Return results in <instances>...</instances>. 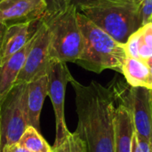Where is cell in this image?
I'll return each instance as SVG.
<instances>
[{
    "mask_svg": "<svg viewBox=\"0 0 152 152\" xmlns=\"http://www.w3.org/2000/svg\"><path fill=\"white\" fill-rule=\"evenodd\" d=\"M149 67H150V75H149V78H148L146 87H148V88L152 90V65H150Z\"/></svg>",
    "mask_w": 152,
    "mask_h": 152,
    "instance_id": "cell-25",
    "label": "cell"
},
{
    "mask_svg": "<svg viewBox=\"0 0 152 152\" xmlns=\"http://www.w3.org/2000/svg\"><path fill=\"white\" fill-rule=\"evenodd\" d=\"M140 49L139 59L147 61L152 56V22H148L139 28Z\"/></svg>",
    "mask_w": 152,
    "mask_h": 152,
    "instance_id": "cell-17",
    "label": "cell"
},
{
    "mask_svg": "<svg viewBox=\"0 0 152 152\" xmlns=\"http://www.w3.org/2000/svg\"><path fill=\"white\" fill-rule=\"evenodd\" d=\"M77 11L122 44L142 26L139 0H98Z\"/></svg>",
    "mask_w": 152,
    "mask_h": 152,
    "instance_id": "cell-3",
    "label": "cell"
},
{
    "mask_svg": "<svg viewBox=\"0 0 152 152\" xmlns=\"http://www.w3.org/2000/svg\"><path fill=\"white\" fill-rule=\"evenodd\" d=\"M6 28L7 27L4 24L0 22V46H1V43H2V40H3V37H4V35Z\"/></svg>",
    "mask_w": 152,
    "mask_h": 152,
    "instance_id": "cell-24",
    "label": "cell"
},
{
    "mask_svg": "<svg viewBox=\"0 0 152 152\" xmlns=\"http://www.w3.org/2000/svg\"><path fill=\"white\" fill-rule=\"evenodd\" d=\"M51 62L49 32L46 24L41 20L32 36L31 45L27 52L23 66L15 84L29 83L47 75Z\"/></svg>",
    "mask_w": 152,
    "mask_h": 152,
    "instance_id": "cell-8",
    "label": "cell"
},
{
    "mask_svg": "<svg viewBox=\"0 0 152 152\" xmlns=\"http://www.w3.org/2000/svg\"><path fill=\"white\" fill-rule=\"evenodd\" d=\"M142 25L151 21L152 18V0H139Z\"/></svg>",
    "mask_w": 152,
    "mask_h": 152,
    "instance_id": "cell-21",
    "label": "cell"
},
{
    "mask_svg": "<svg viewBox=\"0 0 152 152\" xmlns=\"http://www.w3.org/2000/svg\"><path fill=\"white\" fill-rule=\"evenodd\" d=\"M146 62H147V64H148L149 66H150V65H152V56L150 58V59H149V60H147V61H146Z\"/></svg>",
    "mask_w": 152,
    "mask_h": 152,
    "instance_id": "cell-26",
    "label": "cell"
},
{
    "mask_svg": "<svg viewBox=\"0 0 152 152\" xmlns=\"http://www.w3.org/2000/svg\"><path fill=\"white\" fill-rule=\"evenodd\" d=\"M150 22H152V18H151V21H150Z\"/></svg>",
    "mask_w": 152,
    "mask_h": 152,
    "instance_id": "cell-29",
    "label": "cell"
},
{
    "mask_svg": "<svg viewBox=\"0 0 152 152\" xmlns=\"http://www.w3.org/2000/svg\"><path fill=\"white\" fill-rule=\"evenodd\" d=\"M113 81L118 94L131 111L135 134L152 142V90L131 86L118 77Z\"/></svg>",
    "mask_w": 152,
    "mask_h": 152,
    "instance_id": "cell-6",
    "label": "cell"
},
{
    "mask_svg": "<svg viewBox=\"0 0 152 152\" xmlns=\"http://www.w3.org/2000/svg\"><path fill=\"white\" fill-rule=\"evenodd\" d=\"M77 20L84 46L75 63L97 74L105 69H113L122 74V67L127 57L125 45L115 40L78 11Z\"/></svg>",
    "mask_w": 152,
    "mask_h": 152,
    "instance_id": "cell-2",
    "label": "cell"
},
{
    "mask_svg": "<svg viewBox=\"0 0 152 152\" xmlns=\"http://www.w3.org/2000/svg\"><path fill=\"white\" fill-rule=\"evenodd\" d=\"M42 20L46 24L49 32L51 60L76 62L84 46L77 20V9L69 5L61 12L45 16Z\"/></svg>",
    "mask_w": 152,
    "mask_h": 152,
    "instance_id": "cell-4",
    "label": "cell"
},
{
    "mask_svg": "<svg viewBox=\"0 0 152 152\" xmlns=\"http://www.w3.org/2000/svg\"><path fill=\"white\" fill-rule=\"evenodd\" d=\"M50 152H87V148L84 140L75 131L70 133L61 144L53 146Z\"/></svg>",
    "mask_w": 152,
    "mask_h": 152,
    "instance_id": "cell-16",
    "label": "cell"
},
{
    "mask_svg": "<svg viewBox=\"0 0 152 152\" xmlns=\"http://www.w3.org/2000/svg\"><path fill=\"white\" fill-rule=\"evenodd\" d=\"M0 1H1V0H0Z\"/></svg>",
    "mask_w": 152,
    "mask_h": 152,
    "instance_id": "cell-30",
    "label": "cell"
},
{
    "mask_svg": "<svg viewBox=\"0 0 152 152\" xmlns=\"http://www.w3.org/2000/svg\"><path fill=\"white\" fill-rule=\"evenodd\" d=\"M47 14L45 0H1L0 22L6 27L23 22H37Z\"/></svg>",
    "mask_w": 152,
    "mask_h": 152,
    "instance_id": "cell-9",
    "label": "cell"
},
{
    "mask_svg": "<svg viewBox=\"0 0 152 152\" xmlns=\"http://www.w3.org/2000/svg\"><path fill=\"white\" fill-rule=\"evenodd\" d=\"M67 62L52 60L47 72L48 78V96L53 103L55 115L56 135L53 146L61 144L70 134L69 131L64 112L65 94L68 83L74 78L66 64Z\"/></svg>",
    "mask_w": 152,
    "mask_h": 152,
    "instance_id": "cell-7",
    "label": "cell"
},
{
    "mask_svg": "<svg viewBox=\"0 0 152 152\" xmlns=\"http://www.w3.org/2000/svg\"><path fill=\"white\" fill-rule=\"evenodd\" d=\"M31 41L32 37L26 46L19 53L6 60H0V104L15 85L18 75L23 66L27 52L31 45Z\"/></svg>",
    "mask_w": 152,
    "mask_h": 152,
    "instance_id": "cell-13",
    "label": "cell"
},
{
    "mask_svg": "<svg viewBox=\"0 0 152 152\" xmlns=\"http://www.w3.org/2000/svg\"><path fill=\"white\" fill-rule=\"evenodd\" d=\"M4 149L7 150L8 152H31L29 151L28 150L20 146L18 143H15V144H12V145H8V146H5L4 147ZM3 148V149H4Z\"/></svg>",
    "mask_w": 152,
    "mask_h": 152,
    "instance_id": "cell-23",
    "label": "cell"
},
{
    "mask_svg": "<svg viewBox=\"0 0 152 152\" xmlns=\"http://www.w3.org/2000/svg\"><path fill=\"white\" fill-rule=\"evenodd\" d=\"M78 118L76 132L86 144L87 152H114L116 98L112 86L96 81L85 86L73 78Z\"/></svg>",
    "mask_w": 152,
    "mask_h": 152,
    "instance_id": "cell-1",
    "label": "cell"
},
{
    "mask_svg": "<svg viewBox=\"0 0 152 152\" xmlns=\"http://www.w3.org/2000/svg\"><path fill=\"white\" fill-rule=\"evenodd\" d=\"M70 1L71 0H45L47 4L46 16L53 15L54 13L65 10L70 5Z\"/></svg>",
    "mask_w": 152,
    "mask_h": 152,
    "instance_id": "cell-20",
    "label": "cell"
},
{
    "mask_svg": "<svg viewBox=\"0 0 152 152\" xmlns=\"http://www.w3.org/2000/svg\"><path fill=\"white\" fill-rule=\"evenodd\" d=\"M132 152H152V142L134 133L132 142Z\"/></svg>",
    "mask_w": 152,
    "mask_h": 152,
    "instance_id": "cell-19",
    "label": "cell"
},
{
    "mask_svg": "<svg viewBox=\"0 0 152 152\" xmlns=\"http://www.w3.org/2000/svg\"><path fill=\"white\" fill-rule=\"evenodd\" d=\"M27 87L28 83L15 84L0 104V151L5 146L18 143L30 126L26 104Z\"/></svg>",
    "mask_w": 152,
    "mask_h": 152,
    "instance_id": "cell-5",
    "label": "cell"
},
{
    "mask_svg": "<svg viewBox=\"0 0 152 152\" xmlns=\"http://www.w3.org/2000/svg\"><path fill=\"white\" fill-rule=\"evenodd\" d=\"M35 23L36 22H23L7 26L0 46L1 61L8 59L26 46L40 22L36 28L31 29Z\"/></svg>",
    "mask_w": 152,
    "mask_h": 152,
    "instance_id": "cell-11",
    "label": "cell"
},
{
    "mask_svg": "<svg viewBox=\"0 0 152 152\" xmlns=\"http://www.w3.org/2000/svg\"><path fill=\"white\" fill-rule=\"evenodd\" d=\"M96 1H98V0H71L70 1V5L75 6L78 10L80 7L87 5V4H90L94 3Z\"/></svg>",
    "mask_w": 152,
    "mask_h": 152,
    "instance_id": "cell-22",
    "label": "cell"
},
{
    "mask_svg": "<svg viewBox=\"0 0 152 152\" xmlns=\"http://www.w3.org/2000/svg\"><path fill=\"white\" fill-rule=\"evenodd\" d=\"M0 142H1V117H0Z\"/></svg>",
    "mask_w": 152,
    "mask_h": 152,
    "instance_id": "cell-27",
    "label": "cell"
},
{
    "mask_svg": "<svg viewBox=\"0 0 152 152\" xmlns=\"http://www.w3.org/2000/svg\"><path fill=\"white\" fill-rule=\"evenodd\" d=\"M125 45V50L127 57L139 59L140 49V31L139 29L134 32L127 39Z\"/></svg>",
    "mask_w": 152,
    "mask_h": 152,
    "instance_id": "cell-18",
    "label": "cell"
},
{
    "mask_svg": "<svg viewBox=\"0 0 152 152\" xmlns=\"http://www.w3.org/2000/svg\"><path fill=\"white\" fill-rule=\"evenodd\" d=\"M48 96L47 75L28 83L27 87V112L29 125L40 132V114Z\"/></svg>",
    "mask_w": 152,
    "mask_h": 152,
    "instance_id": "cell-12",
    "label": "cell"
},
{
    "mask_svg": "<svg viewBox=\"0 0 152 152\" xmlns=\"http://www.w3.org/2000/svg\"><path fill=\"white\" fill-rule=\"evenodd\" d=\"M110 86L113 88L116 98L114 115V152H132V142L135 133L131 111L118 94L115 83L112 80Z\"/></svg>",
    "mask_w": 152,
    "mask_h": 152,
    "instance_id": "cell-10",
    "label": "cell"
},
{
    "mask_svg": "<svg viewBox=\"0 0 152 152\" xmlns=\"http://www.w3.org/2000/svg\"><path fill=\"white\" fill-rule=\"evenodd\" d=\"M122 74L131 86L146 87L150 75V67L144 61L126 57L122 67Z\"/></svg>",
    "mask_w": 152,
    "mask_h": 152,
    "instance_id": "cell-14",
    "label": "cell"
},
{
    "mask_svg": "<svg viewBox=\"0 0 152 152\" xmlns=\"http://www.w3.org/2000/svg\"><path fill=\"white\" fill-rule=\"evenodd\" d=\"M0 152H8V151H7V150H6V149H4H4H3V150H2Z\"/></svg>",
    "mask_w": 152,
    "mask_h": 152,
    "instance_id": "cell-28",
    "label": "cell"
},
{
    "mask_svg": "<svg viewBox=\"0 0 152 152\" xmlns=\"http://www.w3.org/2000/svg\"><path fill=\"white\" fill-rule=\"evenodd\" d=\"M18 144L31 152H50L52 148L40 134V132L31 126L25 130Z\"/></svg>",
    "mask_w": 152,
    "mask_h": 152,
    "instance_id": "cell-15",
    "label": "cell"
}]
</instances>
